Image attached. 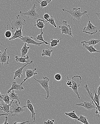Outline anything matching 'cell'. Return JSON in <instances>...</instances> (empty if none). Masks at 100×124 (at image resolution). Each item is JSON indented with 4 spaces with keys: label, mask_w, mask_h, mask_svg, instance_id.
<instances>
[{
    "label": "cell",
    "mask_w": 100,
    "mask_h": 124,
    "mask_svg": "<svg viewBox=\"0 0 100 124\" xmlns=\"http://www.w3.org/2000/svg\"><path fill=\"white\" fill-rule=\"evenodd\" d=\"M2 106H0V109L4 112V113H9L10 112V110L11 105L6 103L3 101L1 103Z\"/></svg>",
    "instance_id": "cell-20"
},
{
    "label": "cell",
    "mask_w": 100,
    "mask_h": 124,
    "mask_svg": "<svg viewBox=\"0 0 100 124\" xmlns=\"http://www.w3.org/2000/svg\"><path fill=\"white\" fill-rule=\"evenodd\" d=\"M33 78L37 82H38L40 84V85L42 86V87L46 91L47 95H46L45 99L47 100L50 97V87L49 86L50 79L48 77H43V79H41V80H38V79L35 78L34 77H33Z\"/></svg>",
    "instance_id": "cell-5"
},
{
    "label": "cell",
    "mask_w": 100,
    "mask_h": 124,
    "mask_svg": "<svg viewBox=\"0 0 100 124\" xmlns=\"http://www.w3.org/2000/svg\"><path fill=\"white\" fill-rule=\"evenodd\" d=\"M65 115L71 117L72 119H76L77 120L79 118V117H78L75 113V110H73L72 112H65Z\"/></svg>",
    "instance_id": "cell-28"
},
{
    "label": "cell",
    "mask_w": 100,
    "mask_h": 124,
    "mask_svg": "<svg viewBox=\"0 0 100 124\" xmlns=\"http://www.w3.org/2000/svg\"><path fill=\"white\" fill-rule=\"evenodd\" d=\"M2 101H3L0 98V106H2V104H1V103H2Z\"/></svg>",
    "instance_id": "cell-42"
},
{
    "label": "cell",
    "mask_w": 100,
    "mask_h": 124,
    "mask_svg": "<svg viewBox=\"0 0 100 124\" xmlns=\"http://www.w3.org/2000/svg\"><path fill=\"white\" fill-rule=\"evenodd\" d=\"M88 119V118H87V117H85L82 115H80L79 119L77 120L78 121L80 122L83 124H89V123L88 122V121H87V119Z\"/></svg>",
    "instance_id": "cell-29"
},
{
    "label": "cell",
    "mask_w": 100,
    "mask_h": 124,
    "mask_svg": "<svg viewBox=\"0 0 100 124\" xmlns=\"http://www.w3.org/2000/svg\"><path fill=\"white\" fill-rule=\"evenodd\" d=\"M33 61H31L30 62L27 63L26 64L22 66L21 67L19 68L18 70H16L15 72H14V75L13 77V79L14 80H16V78L17 77H18L19 78H20L21 76H22V77H23L22 73H23V70H24V68L27 65L31 64L32 63H33Z\"/></svg>",
    "instance_id": "cell-12"
},
{
    "label": "cell",
    "mask_w": 100,
    "mask_h": 124,
    "mask_svg": "<svg viewBox=\"0 0 100 124\" xmlns=\"http://www.w3.org/2000/svg\"><path fill=\"white\" fill-rule=\"evenodd\" d=\"M22 26H21L20 29H16L15 31L13 33V35L12 36V37L9 39V40L15 39L16 38H19L23 37L22 33Z\"/></svg>",
    "instance_id": "cell-16"
},
{
    "label": "cell",
    "mask_w": 100,
    "mask_h": 124,
    "mask_svg": "<svg viewBox=\"0 0 100 124\" xmlns=\"http://www.w3.org/2000/svg\"><path fill=\"white\" fill-rule=\"evenodd\" d=\"M11 28L12 30L15 29H19L21 26H25L26 24V21L20 15H18L16 17L10 21Z\"/></svg>",
    "instance_id": "cell-3"
},
{
    "label": "cell",
    "mask_w": 100,
    "mask_h": 124,
    "mask_svg": "<svg viewBox=\"0 0 100 124\" xmlns=\"http://www.w3.org/2000/svg\"><path fill=\"white\" fill-rule=\"evenodd\" d=\"M71 81L72 83L71 88L73 92L75 93L77 97L80 100V95L78 91V88L80 87L82 82V78L80 76H75L71 78Z\"/></svg>",
    "instance_id": "cell-2"
},
{
    "label": "cell",
    "mask_w": 100,
    "mask_h": 124,
    "mask_svg": "<svg viewBox=\"0 0 100 124\" xmlns=\"http://www.w3.org/2000/svg\"><path fill=\"white\" fill-rule=\"evenodd\" d=\"M43 34H44V32L42 31V29H41V33L38 35V36H37L34 39H37L38 40H40V41H42V42L44 43V44H47H47H49V45H50V44L49 43L45 41L44 39H43Z\"/></svg>",
    "instance_id": "cell-26"
},
{
    "label": "cell",
    "mask_w": 100,
    "mask_h": 124,
    "mask_svg": "<svg viewBox=\"0 0 100 124\" xmlns=\"http://www.w3.org/2000/svg\"><path fill=\"white\" fill-rule=\"evenodd\" d=\"M11 85V88L8 89L7 91V94H9V93H10V92L12 90H17V91H22L24 89V87L22 86V85L21 84H17L16 83V82H12V84H10Z\"/></svg>",
    "instance_id": "cell-15"
},
{
    "label": "cell",
    "mask_w": 100,
    "mask_h": 124,
    "mask_svg": "<svg viewBox=\"0 0 100 124\" xmlns=\"http://www.w3.org/2000/svg\"><path fill=\"white\" fill-rule=\"evenodd\" d=\"M22 42L26 43L27 44H33L36 45L38 46H39L41 44H44V43H38L36 42L33 39L32 36H25V37H22L19 38Z\"/></svg>",
    "instance_id": "cell-9"
},
{
    "label": "cell",
    "mask_w": 100,
    "mask_h": 124,
    "mask_svg": "<svg viewBox=\"0 0 100 124\" xmlns=\"http://www.w3.org/2000/svg\"><path fill=\"white\" fill-rule=\"evenodd\" d=\"M66 85L69 86V87H71L72 85V83L71 79H70L68 77H67V78H66Z\"/></svg>",
    "instance_id": "cell-34"
},
{
    "label": "cell",
    "mask_w": 100,
    "mask_h": 124,
    "mask_svg": "<svg viewBox=\"0 0 100 124\" xmlns=\"http://www.w3.org/2000/svg\"><path fill=\"white\" fill-rule=\"evenodd\" d=\"M50 16L49 14H48V13H46V14L44 15L43 18L45 20V22L47 21L50 18Z\"/></svg>",
    "instance_id": "cell-36"
},
{
    "label": "cell",
    "mask_w": 100,
    "mask_h": 124,
    "mask_svg": "<svg viewBox=\"0 0 100 124\" xmlns=\"http://www.w3.org/2000/svg\"><path fill=\"white\" fill-rule=\"evenodd\" d=\"M8 113H5L4 114H0V116H7L8 115Z\"/></svg>",
    "instance_id": "cell-41"
},
{
    "label": "cell",
    "mask_w": 100,
    "mask_h": 124,
    "mask_svg": "<svg viewBox=\"0 0 100 124\" xmlns=\"http://www.w3.org/2000/svg\"><path fill=\"white\" fill-rule=\"evenodd\" d=\"M94 102L92 100L90 102L85 101L83 103H79L75 104L76 106H80L85 108L87 110H91L93 109L96 108V106L94 104Z\"/></svg>",
    "instance_id": "cell-11"
},
{
    "label": "cell",
    "mask_w": 100,
    "mask_h": 124,
    "mask_svg": "<svg viewBox=\"0 0 100 124\" xmlns=\"http://www.w3.org/2000/svg\"><path fill=\"white\" fill-rule=\"evenodd\" d=\"M1 95V94L0 92V95Z\"/></svg>",
    "instance_id": "cell-44"
},
{
    "label": "cell",
    "mask_w": 100,
    "mask_h": 124,
    "mask_svg": "<svg viewBox=\"0 0 100 124\" xmlns=\"http://www.w3.org/2000/svg\"></svg>",
    "instance_id": "cell-47"
},
{
    "label": "cell",
    "mask_w": 100,
    "mask_h": 124,
    "mask_svg": "<svg viewBox=\"0 0 100 124\" xmlns=\"http://www.w3.org/2000/svg\"><path fill=\"white\" fill-rule=\"evenodd\" d=\"M97 31L98 29L97 27L93 25L90 21H88L86 27H84L83 31V33H86L91 35L95 34Z\"/></svg>",
    "instance_id": "cell-8"
},
{
    "label": "cell",
    "mask_w": 100,
    "mask_h": 124,
    "mask_svg": "<svg viewBox=\"0 0 100 124\" xmlns=\"http://www.w3.org/2000/svg\"><path fill=\"white\" fill-rule=\"evenodd\" d=\"M5 36L6 38L9 39V38H11L12 36V32L10 31L7 30L5 32Z\"/></svg>",
    "instance_id": "cell-32"
},
{
    "label": "cell",
    "mask_w": 100,
    "mask_h": 124,
    "mask_svg": "<svg viewBox=\"0 0 100 124\" xmlns=\"http://www.w3.org/2000/svg\"><path fill=\"white\" fill-rule=\"evenodd\" d=\"M27 43H25L24 46L22 48L21 50V57H25L27 54L29 52V50L30 48V46H27Z\"/></svg>",
    "instance_id": "cell-22"
},
{
    "label": "cell",
    "mask_w": 100,
    "mask_h": 124,
    "mask_svg": "<svg viewBox=\"0 0 100 124\" xmlns=\"http://www.w3.org/2000/svg\"><path fill=\"white\" fill-rule=\"evenodd\" d=\"M97 91V94H98L99 96H100V84L99 86H98V88Z\"/></svg>",
    "instance_id": "cell-39"
},
{
    "label": "cell",
    "mask_w": 100,
    "mask_h": 124,
    "mask_svg": "<svg viewBox=\"0 0 100 124\" xmlns=\"http://www.w3.org/2000/svg\"><path fill=\"white\" fill-rule=\"evenodd\" d=\"M54 78L57 81H60L62 79V77L61 74L59 73H57L54 76Z\"/></svg>",
    "instance_id": "cell-33"
},
{
    "label": "cell",
    "mask_w": 100,
    "mask_h": 124,
    "mask_svg": "<svg viewBox=\"0 0 100 124\" xmlns=\"http://www.w3.org/2000/svg\"><path fill=\"white\" fill-rule=\"evenodd\" d=\"M83 46V48H85L86 49L87 51H89L90 53H93L98 52L100 53V51H98L95 48V46L94 47L92 45L91 46H88V45H86V43H82Z\"/></svg>",
    "instance_id": "cell-17"
},
{
    "label": "cell",
    "mask_w": 100,
    "mask_h": 124,
    "mask_svg": "<svg viewBox=\"0 0 100 124\" xmlns=\"http://www.w3.org/2000/svg\"><path fill=\"white\" fill-rule=\"evenodd\" d=\"M59 28L61 31L62 34L68 35L71 37H73L71 28L66 21H62V24L59 26Z\"/></svg>",
    "instance_id": "cell-7"
},
{
    "label": "cell",
    "mask_w": 100,
    "mask_h": 124,
    "mask_svg": "<svg viewBox=\"0 0 100 124\" xmlns=\"http://www.w3.org/2000/svg\"><path fill=\"white\" fill-rule=\"evenodd\" d=\"M62 10L64 12H66L69 13L74 19L78 20L80 22H82L81 20V18L82 16L83 15H85L87 16L88 18H89L88 16L87 15L88 12L87 11L82 12V8H74L72 10H68L65 9H62Z\"/></svg>",
    "instance_id": "cell-1"
},
{
    "label": "cell",
    "mask_w": 100,
    "mask_h": 124,
    "mask_svg": "<svg viewBox=\"0 0 100 124\" xmlns=\"http://www.w3.org/2000/svg\"><path fill=\"white\" fill-rule=\"evenodd\" d=\"M14 124H30V121L28 120V121H26L24 122H14L13 123Z\"/></svg>",
    "instance_id": "cell-37"
},
{
    "label": "cell",
    "mask_w": 100,
    "mask_h": 124,
    "mask_svg": "<svg viewBox=\"0 0 100 124\" xmlns=\"http://www.w3.org/2000/svg\"><path fill=\"white\" fill-rule=\"evenodd\" d=\"M7 116H6V117H5V122H4L3 123V124H8L9 123L7 122V120L8 119V117H7Z\"/></svg>",
    "instance_id": "cell-38"
},
{
    "label": "cell",
    "mask_w": 100,
    "mask_h": 124,
    "mask_svg": "<svg viewBox=\"0 0 100 124\" xmlns=\"http://www.w3.org/2000/svg\"><path fill=\"white\" fill-rule=\"evenodd\" d=\"M45 22H48V23H50L51 25L53 26L54 27H57V25H56V23H55L54 19V18L52 16H50V18Z\"/></svg>",
    "instance_id": "cell-31"
},
{
    "label": "cell",
    "mask_w": 100,
    "mask_h": 124,
    "mask_svg": "<svg viewBox=\"0 0 100 124\" xmlns=\"http://www.w3.org/2000/svg\"><path fill=\"white\" fill-rule=\"evenodd\" d=\"M34 65H33L32 70H25L26 73V78L24 79L23 81L20 84L22 85L23 83L27 80L30 78L31 77H33V76L35 75H37L38 74L37 73L35 72V71L37 70V68H34Z\"/></svg>",
    "instance_id": "cell-13"
},
{
    "label": "cell",
    "mask_w": 100,
    "mask_h": 124,
    "mask_svg": "<svg viewBox=\"0 0 100 124\" xmlns=\"http://www.w3.org/2000/svg\"><path fill=\"white\" fill-rule=\"evenodd\" d=\"M55 121L54 119H51V120H48L44 122L45 124H54Z\"/></svg>",
    "instance_id": "cell-35"
},
{
    "label": "cell",
    "mask_w": 100,
    "mask_h": 124,
    "mask_svg": "<svg viewBox=\"0 0 100 124\" xmlns=\"http://www.w3.org/2000/svg\"><path fill=\"white\" fill-rule=\"evenodd\" d=\"M52 0H43L40 2V8L39 10H41L43 8L46 7L48 5V4L51 2Z\"/></svg>",
    "instance_id": "cell-30"
},
{
    "label": "cell",
    "mask_w": 100,
    "mask_h": 124,
    "mask_svg": "<svg viewBox=\"0 0 100 124\" xmlns=\"http://www.w3.org/2000/svg\"><path fill=\"white\" fill-rule=\"evenodd\" d=\"M15 60L16 62L19 63H28V62L30 61L29 60V57L28 55L25 57H19L18 56H16L15 57Z\"/></svg>",
    "instance_id": "cell-19"
},
{
    "label": "cell",
    "mask_w": 100,
    "mask_h": 124,
    "mask_svg": "<svg viewBox=\"0 0 100 124\" xmlns=\"http://www.w3.org/2000/svg\"><path fill=\"white\" fill-rule=\"evenodd\" d=\"M100 42V39H92L88 41H82L81 42V43H87L88 46H91V45L94 46Z\"/></svg>",
    "instance_id": "cell-24"
},
{
    "label": "cell",
    "mask_w": 100,
    "mask_h": 124,
    "mask_svg": "<svg viewBox=\"0 0 100 124\" xmlns=\"http://www.w3.org/2000/svg\"><path fill=\"white\" fill-rule=\"evenodd\" d=\"M62 39H53V38L51 40L50 42V46L51 48H53L55 46H56L59 44L60 41Z\"/></svg>",
    "instance_id": "cell-27"
},
{
    "label": "cell",
    "mask_w": 100,
    "mask_h": 124,
    "mask_svg": "<svg viewBox=\"0 0 100 124\" xmlns=\"http://www.w3.org/2000/svg\"><path fill=\"white\" fill-rule=\"evenodd\" d=\"M8 49H9L6 48L3 53H0V63H1L3 67L4 65L6 67H7L9 64L10 57L6 53V50Z\"/></svg>",
    "instance_id": "cell-10"
},
{
    "label": "cell",
    "mask_w": 100,
    "mask_h": 124,
    "mask_svg": "<svg viewBox=\"0 0 100 124\" xmlns=\"http://www.w3.org/2000/svg\"><path fill=\"white\" fill-rule=\"evenodd\" d=\"M1 53V51H0V53Z\"/></svg>",
    "instance_id": "cell-45"
},
{
    "label": "cell",
    "mask_w": 100,
    "mask_h": 124,
    "mask_svg": "<svg viewBox=\"0 0 100 124\" xmlns=\"http://www.w3.org/2000/svg\"><path fill=\"white\" fill-rule=\"evenodd\" d=\"M10 107V112L12 114V117L18 116L25 111L24 106H20L19 104L18 103L17 101L12 102Z\"/></svg>",
    "instance_id": "cell-4"
},
{
    "label": "cell",
    "mask_w": 100,
    "mask_h": 124,
    "mask_svg": "<svg viewBox=\"0 0 100 124\" xmlns=\"http://www.w3.org/2000/svg\"><path fill=\"white\" fill-rule=\"evenodd\" d=\"M36 0L37 1V2H38V3H40V2H39V1H38L37 0Z\"/></svg>",
    "instance_id": "cell-43"
},
{
    "label": "cell",
    "mask_w": 100,
    "mask_h": 124,
    "mask_svg": "<svg viewBox=\"0 0 100 124\" xmlns=\"http://www.w3.org/2000/svg\"><path fill=\"white\" fill-rule=\"evenodd\" d=\"M53 50L50 49L49 48L45 49L42 50V53L41 55L43 57L47 56V57H51V53L53 52Z\"/></svg>",
    "instance_id": "cell-25"
},
{
    "label": "cell",
    "mask_w": 100,
    "mask_h": 124,
    "mask_svg": "<svg viewBox=\"0 0 100 124\" xmlns=\"http://www.w3.org/2000/svg\"><path fill=\"white\" fill-rule=\"evenodd\" d=\"M24 108L26 107L31 112L32 114V119L33 122V123L35 122L36 121V113L35 112V109L34 107L33 106L32 104L31 103V102L29 100H27L26 102V106H24Z\"/></svg>",
    "instance_id": "cell-14"
},
{
    "label": "cell",
    "mask_w": 100,
    "mask_h": 124,
    "mask_svg": "<svg viewBox=\"0 0 100 124\" xmlns=\"http://www.w3.org/2000/svg\"><path fill=\"white\" fill-rule=\"evenodd\" d=\"M45 21L43 19H37L36 23L35 24V26H36L39 29H43L45 27Z\"/></svg>",
    "instance_id": "cell-21"
},
{
    "label": "cell",
    "mask_w": 100,
    "mask_h": 124,
    "mask_svg": "<svg viewBox=\"0 0 100 124\" xmlns=\"http://www.w3.org/2000/svg\"><path fill=\"white\" fill-rule=\"evenodd\" d=\"M36 7L35 4H34L32 7L31 8V9L29 10L27 12H22V11L20 12V14L21 15V16L22 17H27L28 18H32L33 19H38L39 17V15L37 13L36 11Z\"/></svg>",
    "instance_id": "cell-6"
},
{
    "label": "cell",
    "mask_w": 100,
    "mask_h": 124,
    "mask_svg": "<svg viewBox=\"0 0 100 124\" xmlns=\"http://www.w3.org/2000/svg\"><path fill=\"white\" fill-rule=\"evenodd\" d=\"M10 93L9 94V95L10 97V100H11V103H12V102H14V101L16 100L18 101L19 104H20V102L19 100L20 98H19L18 94L15 93L14 90L11 91Z\"/></svg>",
    "instance_id": "cell-18"
},
{
    "label": "cell",
    "mask_w": 100,
    "mask_h": 124,
    "mask_svg": "<svg viewBox=\"0 0 100 124\" xmlns=\"http://www.w3.org/2000/svg\"><path fill=\"white\" fill-rule=\"evenodd\" d=\"M95 15H97L100 21V13H96Z\"/></svg>",
    "instance_id": "cell-40"
},
{
    "label": "cell",
    "mask_w": 100,
    "mask_h": 124,
    "mask_svg": "<svg viewBox=\"0 0 100 124\" xmlns=\"http://www.w3.org/2000/svg\"></svg>",
    "instance_id": "cell-46"
},
{
    "label": "cell",
    "mask_w": 100,
    "mask_h": 124,
    "mask_svg": "<svg viewBox=\"0 0 100 124\" xmlns=\"http://www.w3.org/2000/svg\"><path fill=\"white\" fill-rule=\"evenodd\" d=\"M0 98L6 103L8 104H10V105L12 104L10 97L7 93V94H3V95L1 94V95H0Z\"/></svg>",
    "instance_id": "cell-23"
}]
</instances>
